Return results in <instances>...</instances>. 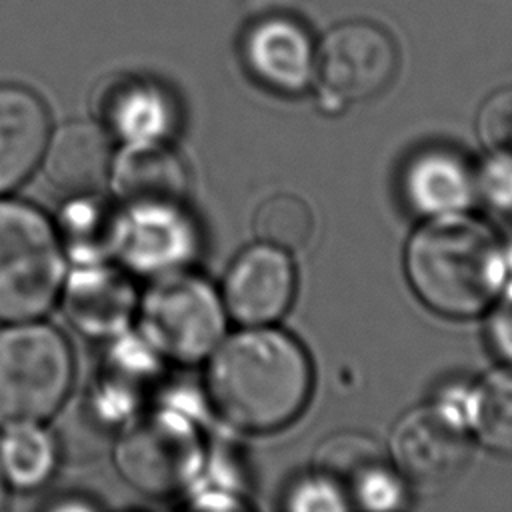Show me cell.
<instances>
[{"label": "cell", "instance_id": "cell-1", "mask_svg": "<svg viewBox=\"0 0 512 512\" xmlns=\"http://www.w3.org/2000/svg\"><path fill=\"white\" fill-rule=\"evenodd\" d=\"M310 362L288 334L266 326L222 340L208 356L206 390L234 426L264 432L298 416L310 394Z\"/></svg>", "mask_w": 512, "mask_h": 512}, {"label": "cell", "instance_id": "cell-2", "mask_svg": "<svg viewBox=\"0 0 512 512\" xmlns=\"http://www.w3.org/2000/svg\"><path fill=\"white\" fill-rule=\"evenodd\" d=\"M496 232L462 212L432 216L408 240L406 274L432 310L464 318L488 308L504 282Z\"/></svg>", "mask_w": 512, "mask_h": 512}, {"label": "cell", "instance_id": "cell-3", "mask_svg": "<svg viewBox=\"0 0 512 512\" xmlns=\"http://www.w3.org/2000/svg\"><path fill=\"white\" fill-rule=\"evenodd\" d=\"M76 380L68 336L46 318L0 324V428L50 422Z\"/></svg>", "mask_w": 512, "mask_h": 512}, {"label": "cell", "instance_id": "cell-4", "mask_svg": "<svg viewBox=\"0 0 512 512\" xmlns=\"http://www.w3.org/2000/svg\"><path fill=\"white\" fill-rule=\"evenodd\" d=\"M66 270L52 218L32 202L0 196V324L46 318Z\"/></svg>", "mask_w": 512, "mask_h": 512}, {"label": "cell", "instance_id": "cell-5", "mask_svg": "<svg viewBox=\"0 0 512 512\" xmlns=\"http://www.w3.org/2000/svg\"><path fill=\"white\" fill-rule=\"evenodd\" d=\"M226 310L220 294L186 270L148 280L140 290L134 328L164 362L196 364L222 342Z\"/></svg>", "mask_w": 512, "mask_h": 512}, {"label": "cell", "instance_id": "cell-6", "mask_svg": "<svg viewBox=\"0 0 512 512\" xmlns=\"http://www.w3.org/2000/svg\"><path fill=\"white\" fill-rule=\"evenodd\" d=\"M112 458L128 486L162 498L190 484L200 468L202 446L194 420L170 404H160L144 408L116 432Z\"/></svg>", "mask_w": 512, "mask_h": 512}, {"label": "cell", "instance_id": "cell-7", "mask_svg": "<svg viewBox=\"0 0 512 512\" xmlns=\"http://www.w3.org/2000/svg\"><path fill=\"white\" fill-rule=\"evenodd\" d=\"M398 70V48L386 28L370 20L334 26L316 50V78L332 104H356L380 96Z\"/></svg>", "mask_w": 512, "mask_h": 512}, {"label": "cell", "instance_id": "cell-8", "mask_svg": "<svg viewBox=\"0 0 512 512\" xmlns=\"http://www.w3.org/2000/svg\"><path fill=\"white\" fill-rule=\"evenodd\" d=\"M390 454L400 476L422 488H440L462 474L472 440L460 414L446 404H428L396 422Z\"/></svg>", "mask_w": 512, "mask_h": 512}, {"label": "cell", "instance_id": "cell-9", "mask_svg": "<svg viewBox=\"0 0 512 512\" xmlns=\"http://www.w3.org/2000/svg\"><path fill=\"white\" fill-rule=\"evenodd\" d=\"M198 246V228L184 204L120 208L114 262L134 278L186 270Z\"/></svg>", "mask_w": 512, "mask_h": 512}, {"label": "cell", "instance_id": "cell-10", "mask_svg": "<svg viewBox=\"0 0 512 512\" xmlns=\"http://www.w3.org/2000/svg\"><path fill=\"white\" fill-rule=\"evenodd\" d=\"M140 288L118 262L70 264L60 288L58 308L84 338L106 342L134 326Z\"/></svg>", "mask_w": 512, "mask_h": 512}, {"label": "cell", "instance_id": "cell-11", "mask_svg": "<svg viewBox=\"0 0 512 512\" xmlns=\"http://www.w3.org/2000/svg\"><path fill=\"white\" fill-rule=\"evenodd\" d=\"M294 282L288 252L260 242L232 262L220 298L226 314L234 320L246 326H266L288 310Z\"/></svg>", "mask_w": 512, "mask_h": 512}, {"label": "cell", "instance_id": "cell-12", "mask_svg": "<svg viewBox=\"0 0 512 512\" xmlns=\"http://www.w3.org/2000/svg\"><path fill=\"white\" fill-rule=\"evenodd\" d=\"M98 124L108 138L130 144H166L176 124L172 98L156 82L118 76L96 96Z\"/></svg>", "mask_w": 512, "mask_h": 512}, {"label": "cell", "instance_id": "cell-13", "mask_svg": "<svg viewBox=\"0 0 512 512\" xmlns=\"http://www.w3.org/2000/svg\"><path fill=\"white\" fill-rule=\"evenodd\" d=\"M244 58L252 76L282 94L304 90L316 70V50L304 26L290 18H266L244 38Z\"/></svg>", "mask_w": 512, "mask_h": 512}, {"label": "cell", "instance_id": "cell-14", "mask_svg": "<svg viewBox=\"0 0 512 512\" xmlns=\"http://www.w3.org/2000/svg\"><path fill=\"white\" fill-rule=\"evenodd\" d=\"M50 114L42 98L18 84H0V196H8L40 166Z\"/></svg>", "mask_w": 512, "mask_h": 512}, {"label": "cell", "instance_id": "cell-15", "mask_svg": "<svg viewBox=\"0 0 512 512\" xmlns=\"http://www.w3.org/2000/svg\"><path fill=\"white\" fill-rule=\"evenodd\" d=\"M106 186L120 208L184 204L188 176L166 144H130L112 156Z\"/></svg>", "mask_w": 512, "mask_h": 512}, {"label": "cell", "instance_id": "cell-16", "mask_svg": "<svg viewBox=\"0 0 512 512\" xmlns=\"http://www.w3.org/2000/svg\"><path fill=\"white\" fill-rule=\"evenodd\" d=\"M40 166L64 198L102 192L112 166L110 138L98 124L68 122L50 132Z\"/></svg>", "mask_w": 512, "mask_h": 512}, {"label": "cell", "instance_id": "cell-17", "mask_svg": "<svg viewBox=\"0 0 512 512\" xmlns=\"http://www.w3.org/2000/svg\"><path fill=\"white\" fill-rule=\"evenodd\" d=\"M476 176L468 162L448 150H426L404 172V194L424 216L462 212L476 194Z\"/></svg>", "mask_w": 512, "mask_h": 512}, {"label": "cell", "instance_id": "cell-18", "mask_svg": "<svg viewBox=\"0 0 512 512\" xmlns=\"http://www.w3.org/2000/svg\"><path fill=\"white\" fill-rule=\"evenodd\" d=\"M118 214V204L102 192L64 198L52 224L68 266L114 260Z\"/></svg>", "mask_w": 512, "mask_h": 512}, {"label": "cell", "instance_id": "cell-19", "mask_svg": "<svg viewBox=\"0 0 512 512\" xmlns=\"http://www.w3.org/2000/svg\"><path fill=\"white\" fill-rule=\"evenodd\" d=\"M60 466V442L48 422L0 428V474L12 492L44 488Z\"/></svg>", "mask_w": 512, "mask_h": 512}, {"label": "cell", "instance_id": "cell-20", "mask_svg": "<svg viewBox=\"0 0 512 512\" xmlns=\"http://www.w3.org/2000/svg\"><path fill=\"white\" fill-rule=\"evenodd\" d=\"M470 420L490 450L512 456V366L478 384L470 398Z\"/></svg>", "mask_w": 512, "mask_h": 512}, {"label": "cell", "instance_id": "cell-21", "mask_svg": "<svg viewBox=\"0 0 512 512\" xmlns=\"http://www.w3.org/2000/svg\"><path fill=\"white\" fill-rule=\"evenodd\" d=\"M384 464L378 444L358 432L336 434L316 450V474L334 482L342 492H352Z\"/></svg>", "mask_w": 512, "mask_h": 512}, {"label": "cell", "instance_id": "cell-22", "mask_svg": "<svg viewBox=\"0 0 512 512\" xmlns=\"http://www.w3.org/2000/svg\"><path fill=\"white\" fill-rule=\"evenodd\" d=\"M252 228L260 242L290 252L308 244L314 232V216L302 198L274 194L258 206Z\"/></svg>", "mask_w": 512, "mask_h": 512}, {"label": "cell", "instance_id": "cell-23", "mask_svg": "<svg viewBox=\"0 0 512 512\" xmlns=\"http://www.w3.org/2000/svg\"><path fill=\"white\" fill-rule=\"evenodd\" d=\"M476 130L492 156L512 160V88L498 90L482 104Z\"/></svg>", "mask_w": 512, "mask_h": 512}, {"label": "cell", "instance_id": "cell-24", "mask_svg": "<svg viewBox=\"0 0 512 512\" xmlns=\"http://www.w3.org/2000/svg\"><path fill=\"white\" fill-rule=\"evenodd\" d=\"M352 498L368 512H392L404 498L400 476L384 464L352 490Z\"/></svg>", "mask_w": 512, "mask_h": 512}, {"label": "cell", "instance_id": "cell-25", "mask_svg": "<svg viewBox=\"0 0 512 512\" xmlns=\"http://www.w3.org/2000/svg\"><path fill=\"white\" fill-rule=\"evenodd\" d=\"M288 512H346V498L334 482L316 474L292 488Z\"/></svg>", "mask_w": 512, "mask_h": 512}, {"label": "cell", "instance_id": "cell-26", "mask_svg": "<svg viewBox=\"0 0 512 512\" xmlns=\"http://www.w3.org/2000/svg\"><path fill=\"white\" fill-rule=\"evenodd\" d=\"M488 334L496 354L512 366V288L496 302L488 320Z\"/></svg>", "mask_w": 512, "mask_h": 512}, {"label": "cell", "instance_id": "cell-27", "mask_svg": "<svg viewBox=\"0 0 512 512\" xmlns=\"http://www.w3.org/2000/svg\"><path fill=\"white\" fill-rule=\"evenodd\" d=\"M478 186L494 204H512V160L492 156L480 180L476 176V190Z\"/></svg>", "mask_w": 512, "mask_h": 512}, {"label": "cell", "instance_id": "cell-28", "mask_svg": "<svg viewBox=\"0 0 512 512\" xmlns=\"http://www.w3.org/2000/svg\"><path fill=\"white\" fill-rule=\"evenodd\" d=\"M42 512H102V508L82 494H66L52 500Z\"/></svg>", "mask_w": 512, "mask_h": 512}, {"label": "cell", "instance_id": "cell-29", "mask_svg": "<svg viewBox=\"0 0 512 512\" xmlns=\"http://www.w3.org/2000/svg\"><path fill=\"white\" fill-rule=\"evenodd\" d=\"M10 494H12V490L8 488L6 480L0 474V512H8V508H10Z\"/></svg>", "mask_w": 512, "mask_h": 512}, {"label": "cell", "instance_id": "cell-30", "mask_svg": "<svg viewBox=\"0 0 512 512\" xmlns=\"http://www.w3.org/2000/svg\"><path fill=\"white\" fill-rule=\"evenodd\" d=\"M130 512H142V510H130Z\"/></svg>", "mask_w": 512, "mask_h": 512}]
</instances>
